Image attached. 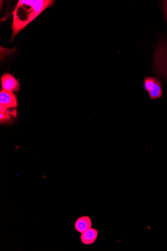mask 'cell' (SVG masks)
I'll use <instances>...</instances> for the list:
<instances>
[{"label":"cell","instance_id":"cell-1","mask_svg":"<svg viewBox=\"0 0 167 251\" xmlns=\"http://www.w3.org/2000/svg\"><path fill=\"white\" fill-rule=\"evenodd\" d=\"M54 2L51 0H20L13 12L12 38L24 29Z\"/></svg>","mask_w":167,"mask_h":251},{"label":"cell","instance_id":"cell-2","mask_svg":"<svg viewBox=\"0 0 167 251\" xmlns=\"http://www.w3.org/2000/svg\"><path fill=\"white\" fill-rule=\"evenodd\" d=\"M154 64L156 74L167 80V40H162L158 43Z\"/></svg>","mask_w":167,"mask_h":251},{"label":"cell","instance_id":"cell-3","mask_svg":"<svg viewBox=\"0 0 167 251\" xmlns=\"http://www.w3.org/2000/svg\"><path fill=\"white\" fill-rule=\"evenodd\" d=\"M143 88L148 93L151 100L160 99L163 97L162 82L156 76H145Z\"/></svg>","mask_w":167,"mask_h":251},{"label":"cell","instance_id":"cell-4","mask_svg":"<svg viewBox=\"0 0 167 251\" xmlns=\"http://www.w3.org/2000/svg\"><path fill=\"white\" fill-rule=\"evenodd\" d=\"M2 90L11 92H18L20 89V84L15 77L9 74H5L1 77Z\"/></svg>","mask_w":167,"mask_h":251},{"label":"cell","instance_id":"cell-5","mask_svg":"<svg viewBox=\"0 0 167 251\" xmlns=\"http://www.w3.org/2000/svg\"><path fill=\"white\" fill-rule=\"evenodd\" d=\"M0 105L8 109L16 107L18 101L16 96L11 91L2 90L0 92Z\"/></svg>","mask_w":167,"mask_h":251},{"label":"cell","instance_id":"cell-6","mask_svg":"<svg viewBox=\"0 0 167 251\" xmlns=\"http://www.w3.org/2000/svg\"><path fill=\"white\" fill-rule=\"evenodd\" d=\"M98 236L97 230L90 228L82 233L81 240L83 244L89 245L94 244L96 242Z\"/></svg>","mask_w":167,"mask_h":251},{"label":"cell","instance_id":"cell-7","mask_svg":"<svg viewBox=\"0 0 167 251\" xmlns=\"http://www.w3.org/2000/svg\"><path fill=\"white\" fill-rule=\"evenodd\" d=\"M91 219L87 216L78 218L75 224V229L80 233H82L92 227Z\"/></svg>","mask_w":167,"mask_h":251},{"label":"cell","instance_id":"cell-8","mask_svg":"<svg viewBox=\"0 0 167 251\" xmlns=\"http://www.w3.org/2000/svg\"><path fill=\"white\" fill-rule=\"evenodd\" d=\"M16 111L8 110L5 107L0 105V122L5 123L10 121L13 116H16Z\"/></svg>","mask_w":167,"mask_h":251},{"label":"cell","instance_id":"cell-9","mask_svg":"<svg viewBox=\"0 0 167 251\" xmlns=\"http://www.w3.org/2000/svg\"><path fill=\"white\" fill-rule=\"evenodd\" d=\"M164 5H165V13H166V17L167 18V1H164Z\"/></svg>","mask_w":167,"mask_h":251}]
</instances>
